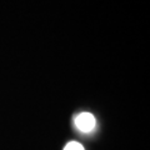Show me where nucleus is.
Instances as JSON below:
<instances>
[{"mask_svg": "<svg viewBox=\"0 0 150 150\" xmlns=\"http://www.w3.org/2000/svg\"><path fill=\"white\" fill-rule=\"evenodd\" d=\"M75 126L78 130H80L81 133H90L91 130H94L96 125L95 116L90 112H81L79 114L74 120Z\"/></svg>", "mask_w": 150, "mask_h": 150, "instance_id": "obj_1", "label": "nucleus"}, {"mask_svg": "<svg viewBox=\"0 0 150 150\" xmlns=\"http://www.w3.org/2000/svg\"><path fill=\"white\" fill-rule=\"evenodd\" d=\"M64 150H84V148L76 142H70L69 144H67V146L64 148Z\"/></svg>", "mask_w": 150, "mask_h": 150, "instance_id": "obj_2", "label": "nucleus"}]
</instances>
